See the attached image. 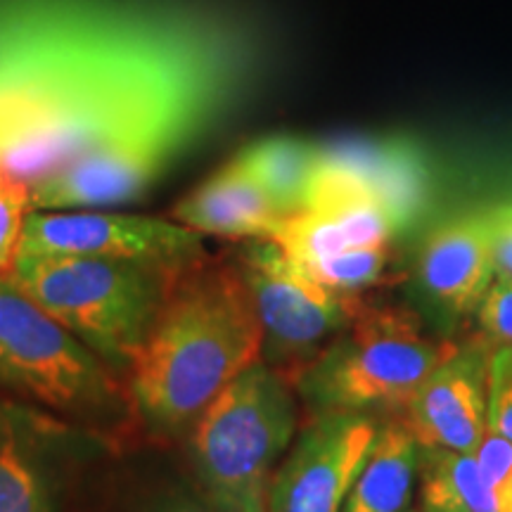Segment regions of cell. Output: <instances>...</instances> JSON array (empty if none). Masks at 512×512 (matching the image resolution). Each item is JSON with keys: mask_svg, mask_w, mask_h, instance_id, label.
<instances>
[{"mask_svg": "<svg viewBox=\"0 0 512 512\" xmlns=\"http://www.w3.org/2000/svg\"><path fill=\"white\" fill-rule=\"evenodd\" d=\"M27 15L0 27V171L34 185L147 126L202 133L233 86L214 36Z\"/></svg>", "mask_w": 512, "mask_h": 512, "instance_id": "cell-1", "label": "cell"}, {"mask_svg": "<svg viewBox=\"0 0 512 512\" xmlns=\"http://www.w3.org/2000/svg\"><path fill=\"white\" fill-rule=\"evenodd\" d=\"M261 358L264 332L242 271L202 256L178 278L128 375L133 406L147 430L183 434Z\"/></svg>", "mask_w": 512, "mask_h": 512, "instance_id": "cell-2", "label": "cell"}, {"mask_svg": "<svg viewBox=\"0 0 512 512\" xmlns=\"http://www.w3.org/2000/svg\"><path fill=\"white\" fill-rule=\"evenodd\" d=\"M190 266L19 252L5 278L121 377L136 368L166 299Z\"/></svg>", "mask_w": 512, "mask_h": 512, "instance_id": "cell-3", "label": "cell"}, {"mask_svg": "<svg viewBox=\"0 0 512 512\" xmlns=\"http://www.w3.org/2000/svg\"><path fill=\"white\" fill-rule=\"evenodd\" d=\"M297 389L264 358L235 377L192 427L204 494L223 512L266 508L268 479L297 437Z\"/></svg>", "mask_w": 512, "mask_h": 512, "instance_id": "cell-4", "label": "cell"}, {"mask_svg": "<svg viewBox=\"0 0 512 512\" xmlns=\"http://www.w3.org/2000/svg\"><path fill=\"white\" fill-rule=\"evenodd\" d=\"M456 351L403 309H363L309 363L294 389L313 413L403 411L420 382Z\"/></svg>", "mask_w": 512, "mask_h": 512, "instance_id": "cell-5", "label": "cell"}, {"mask_svg": "<svg viewBox=\"0 0 512 512\" xmlns=\"http://www.w3.org/2000/svg\"><path fill=\"white\" fill-rule=\"evenodd\" d=\"M0 389L83 427L126 413L119 375L0 275Z\"/></svg>", "mask_w": 512, "mask_h": 512, "instance_id": "cell-6", "label": "cell"}, {"mask_svg": "<svg viewBox=\"0 0 512 512\" xmlns=\"http://www.w3.org/2000/svg\"><path fill=\"white\" fill-rule=\"evenodd\" d=\"M240 271L252 294L271 366L309 363L361 311L354 297L325 290L294 266L273 240H254L242 254Z\"/></svg>", "mask_w": 512, "mask_h": 512, "instance_id": "cell-7", "label": "cell"}, {"mask_svg": "<svg viewBox=\"0 0 512 512\" xmlns=\"http://www.w3.org/2000/svg\"><path fill=\"white\" fill-rule=\"evenodd\" d=\"M377 430L363 413H313L271 475L266 512H342Z\"/></svg>", "mask_w": 512, "mask_h": 512, "instance_id": "cell-8", "label": "cell"}, {"mask_svg": "<svg viewBox=\"0 0 512 512\" xmlns=\"http://www.w3.org/2000/svg\"><path fill=\"white\" fill-rule=\"evenodd\" d=\"M19 252L79 254L185 268L204 256L200 233L178 221L107 211H29Z\"/></svg>", "mask_w": 512, "mask_h": 512, "instance_id": "cell-9", "label": "cell"}, {"mask_svg": "<svg viewBox=\"0 0 512 512\" xmlns=\"http://www.w3.org/2000/svg\"><path fill=\"white\" fill-rule=\"evenodd\" d=\"M98 446L88 427L0 399V512H57L67 467Z\"/></svg>", "mask_w": 512, "mask_h": 512, "instance_id": "cell-10", "label": "cell"}, {"mask_svg": "<svg viewBox=\"0 0 512 512\" xmlns=\"http://www.w3.org/2000/svg\"><path fill=\"white\" fill-rule=\"evenodd\" d=\"M422 448L475 453L489 427V349L456 347L403 406Z\"/></svg>", "mask_w": 512, "mask_h": 512, "instance_id": "cell-11", "label": "cell"}, {"mask_svg": "<svg viewBox=\"0 0 512 512\" xmlns=\"http://www.w3.org/2000/svg\"><path fill=\"white\" fill-rule=\"evenodd\" d=\"M318 162L361 185L408 228L430 202V169L411 140H344L318 145Z\"/></svg>", "mask_w": 512, "mask_h": 512, "instance_id": "cell-12", "label": "cell"}, {"mask_svg": "<svg viewBox=\"0 0 512 512\" xmlns=\"http://www.w3.org/2000/svg\"><path fill=\"white\" fill-rule=\"evenodd\" d=\"M494 275V219L486 209L446 221L422 247V285L451 313L475 311Z\"/></svg>", "mask_w": 512, "mask_h": 512, "instance_id": "cell-13", "label": "cell"}, {"mask_svg": "<svg viewBox=\"0 0 512 512\" xmlns=\"http://www.w3.org/2000/svg\"><path fill=\"white\" fill-rule=\"evenodd\" d=\"M174 219L200 235L268 240L283 214L254 176L233 157L176 204Z\"/></svg>", "mask_w": 512, "mask_h": 512, "instance_id": "cell-14", "label": "cell"}, {"mask_svg": "<svg viewBox=\"0 0 512 512\" xmlns=\"http://www.w3.org/2000/svg\"><path fill=\"white\" fill-rule=\"evenodd\" d=\"M422 446L403 422L377 430L342 512H406L418 482Z\"/></svg>", "mask_w": 512, "mask_h": 512, "instance_id": "cell-15", "label": "cell"}, {"mask_svg": "<svg viewBox=\"0 0 512 512\" xmlns=\"http://www.w3.org/2000/svg\"><path fill=\"white\" fill-rule=\"evenodd\" d=\"M418 475L425 512H505L475 453L422 448Z\"/></svg>", "mask_w": 512, "mask_h": 512, "instance_id": "cell-16", "label": "cell"}, {"mask_svg": "<svg viewBox=\"0 0 512 512\" xmlns=\"http://www.w3.org/2000/svg\"><path fill=\"white\" fill-rule=\"evenodd\" d=\"M235 159L266 190L280 214L304 209L318 166V145L294 136H271L247 145Z\"/></svg>", "mask_w": 512, "mask_h": 512, "instance_id": "cell-17", "label": "cell"}, {"mask_svg": "<svg viewBox=\"0 0 512 512\" xmlns=\"http://www.w3.org/2000/svg\"><path fill=\"white\" fill-rule=\"evenodd\" d=\"M387 261V247H349L344 252L313 261L302 271L311 275L325 290L354 297L356 292L380 283L384 271H387Z\"/></svg>", "mask_w": 512, "mask_h": 512, "instance_id": "cell-18", "label": "cell"}, {"mask_svg": "<svg viewBox=\"0 0 512 512\" xmlns=\"http://www.w3.org/2000/svg\"><path fill=\"white\" fill-rule=\"evenodd\" d=\"M29 211V185L0 171V275H8L15 264Z\"/></svg>", "mask_w": 512, "mask_h": 512, "instance_id": "cell-19", "label": "cell"}, {"mask_svg": "<svg viewBox=\"0 0 512 512\" xmlns=\"http://www.w3.org/2000/svg\"><path fill=\"white\" fill-rule=\"evenodd\" d=\"M475 311L486 349L512 351V278L496 273Z\"/></svg>", "mask_w": 512, "mask_h": 512, "instance_id": "cell-20", "label": "cell"}, {"mask_svg": "<svg viewBox=\"0 0 512 512\" xmlns=\"http://www.w3.org/2000/svg\"><path fill=\"white\" fill-rule=\"evenodd\" d=\"M489 430L512 441V351H489Z\"/></svg>", "mask_w": 512, "mask_h": 512, "instance_id": "cell-21", "label": "cell"}, {"mask_svg": "<svg viewBox=\"0 0 512 512\" xmlns=\"http://www.w3.org/2000/svg\"><path fill=\"white\" fill-rule=\"evenodd\" d=\"M475 458L482 465L486 479L501 498L505 512H512V441L486 427L482 444L477 446Z\"/></svg>", "mask_w": 512, "mask_h": 512, "instance_id": "cell-22", "label": "cell"}, {"mask_svg": "<svg viewBox=\"0 0 512 512\" xmlns=\"http://www.w3.org/2000/svg\"><path fill=\"white\" fill-rule=\"evenodd\" d=\"M486 211L494 219V266L496 273H503L512 278V211L491 204Z\"/></svg>", "mask_w": 512, "mask_h": 512, "instance_id": "cell-23", "label": "cell"}, {"mask_svg": "<svg viewBox=\"0 0 512 512\" xmlns=\"http://www.w3.org/2000/svg\"><path fill=\"white\" fill-rule=\"evenodd\" d=\"M150 512H223L211 498L190 494V491H178V494L164 496L162 501H157L155 508Z\"/></svg>", "mask_w": 512, "mask_h": 512, "instance_id": "cell-24", "label": "cell"}, {"mask_svg": "<svg viewBox=\"0 0 512 512\" xmlns=\"http://www.w3.org/2000/svg\"><path fill=\"white\" fill-rule=\"evenodd\" d=\"M252 512H266V508H259V510H252Z\"/></svg>", "mask_w": 512, "mask_h": 512, "instance_id": "cell-25", "label": "cell"}, {"mask_svg": "<svg viewBox=\"0 0 512 512\" xmlns=\"http://www.w3.org/2000/svg\"><path fill=\"white\" fill-rule=\"evenodd\" d=\"M406 512H408V510H406ZM422 512H425V510H422Z\"/></svg>", "mask_w": 512, "mask_h": 512, "instance_id": "cell-26", "label": "cell"}]
</instances>
